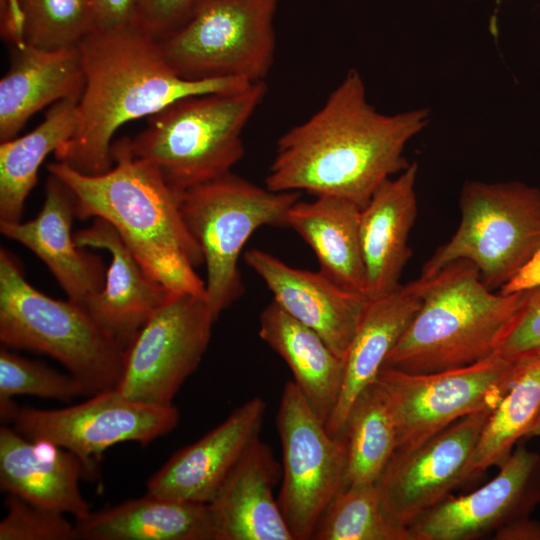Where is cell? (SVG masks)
I'll list each match as a JSON object with an SVG mask.
<instances>
[{
    "mask_svg": "<svg viewBox=\"0 0 540 540\" xmlns=\"http://www.w3.org/2000/svg\"><path fill=\"white\" fill-rule=\"evenodd\" d=\"M30 395L45 399L69 401L93 395L90 389L72 374L24 358L7 347L0 349V407L11 403L14 396Z\"/></svg>",
    "mask_w": 540,
    "mask_h": 540,
    "instance_id": "d6a6232c",
    "label": "cell"
},
{
    "mask_svg": "<svg viewBox=\"0 0 540 540\" xmlns=\"http://www.w3.org/2000/svg\"><path fill=\"white\" fill-rule=\"evenodd\" d=\"M496 353L512 361L540 355V288L525 292L524 301Z\"/></svg>",
    "mask_w": 540,
    "mask_h": 540,
    "instance_id": "e575fe53",
    "label": "cell"
},
{
    "mask_svg": "<svg viewBox=\"0 0 540 540\" xmlns=\"http://www.w3.org/2000/svg\"><path fill=\"white\" fill-rule=\"evenodd\" d=\"M429 121L427 108L379 112L360 73L350 69L316 113L279 138L266 187L336 196L362 209L409 166L405 148Z\"/></svg>",
    "mask_w": 540,
    "mask_h": 540,
    "instance_id": "6da1fadb",
    "label": "cell"
},
{
    "mask_svg": "<svg viewBox=\"0 0 540 540\" xmlns=\"http://www.w3.org/2000/svg\"><path fill=\"white\" fill-rule=\"evenodd\" d=\"M78 246L107 251L111 262L102 288L84 303L95 322L125 349L149 317L171 294L137 261L107 221L74 233Z\"/></svg>",
    "mask_w": 540,
    "mask_h": 540,
    "instance_id": "d6986e66",
    "label": "cell"
},
{
    "mask_svg": "<svg viewBox=\"0 0 540 540\" xmlns=\"http://www.w3.org/2000/svg\"><path fill=\"white\" fill-rule=\"evenodd\" d=\"M497 540H540V522L530 517L516 521L494 534Z\"/></svg>",
    "mask_w": 540,
    "mask_h": 540,
    "instance_id": "ab89813d",
    "label": "cell"
},
{
    "mask_svg": "<svg viewBox=\"0 0 540 540\" xmlns=\"http://www.w3.org/2000/svg\"><path fill=\"white\" fill-rule=\"evenodd\" d=\"M417 176L418 164L412 162L386 180L361 209L360 236L369 299L386 295L400 285L412 255L408 240L418 212Z\"/></svg>",
    "mask_w": 540,
    "mask_h": 540,
    "instance_id": "7402d4cb",
    "label": "cell"
},
{
    "mask_svg": "<svg viewBox=\"0 0 540 540\" xmlns=\"http://www.w3.org/2000/svg\"><path fill=\"white\" fill-rule=\"evenodd\" d=\"M23 44L45 50L77 46L93 30L91 0H16Z\"/></svg>",
    "mask_w": 540,
    "mask_h": 540,
    "instance_id": "1f68e13d",
    "label": "cell"
},
{
    "mask_svg": "<svg viewBox=\"0 0 540 540\" xmlns=\"http://www.w3.org/2000/svg\"><path fill=\"white\" fill-rule=\"evenodd\" d=\"M276 424L282 446L278 503L294 540L312 539L322 513L347 485V440L327 431L294 381L284 386Z\"/></svg>",
    "mask_w": 540,
    "mask_h": 540,
    "instance_id": "8fae6325",
    "label": "cell"
},
{
    "mask_svg": "<svg viewBox=\"0 0 540 540\" xmlns=\"http://www.w3.org/2000/svg\"><path fill=\"white\" fill-rule=\"evenodd\" d=\"M111 156L113 166L103 174L85 175L58 161L47 169L73 192L76 217L111 224L170 293L207 298L205 282L195 271L204 263L203 254L183 221L178 193L156 166L133 153L131 138L113 141Z\"/></svg>",
    "mask_w": 540,
    "mask_h": 540,
    "instance_id": "3957f363",
    "label": "cell"
},
{
    "mask_svg": "<svg viewBox=\"0 0 540 540\" xmlns=\"http://www.w3.org/2000/svg\"><path fill=\"white\" fill-rule=\"evenodd\" d=\"M315 540H412L386 516L375 484H347L328 504L312 535Z\"/></svg>",
    "mask_w": 540,
    "mask_h": 540,
    "instance_id": "4dcf8cb0",
    "label": "cell"
},
{
    "mask_svg": "<svg viewBox=\"0 0 540 540\" xmlns=\"http://www.w3.org/2000/svg\"><path fill=\"white\" fill-rule=\"evenodd\" d=\"M540 415V355L527 359L519 376L488 417L472 455L470 479L500 467Z\"/></svg>",
    "mask_w": 540,
    "mask_h": 540,
    "instance_id": "f1b7e54d",
    "label": "cell"
},
{
    "mask_svg": "<svg viewBox=\"0 0 540 540\" xmlns=\"http://www.w3.org/2000/svg\"><path fill=\"white\" fill-rule=\"evenodd\" d=\"M361 208L336 196L296 201L287 224L314 251L320 271L348 290L367 296L366 270L360 236Z\"/></svg>",
    "mask_w": 540,
    "mask_h": 540,
    "instance_id": "4316f807",
    "label": "cell"
},
{
    "mask_svg": "<svg viewBox=\"0 0 540 540\" xmlns=\"http://www.w3.org/2000/svg\"><path fill=\"white\" fill-rule=\"evenodd\" d=\"M421 305L416 280L369 299L345 357L343 383L327 431L344 436L345 424L359 395L373 384L391 350Z\"/></svg>",
    "mask_w": 540,
    "mask_h": 540,
    "instance_id": "cb8c5ba5",
    "label": "cell"
},
{
    "mask_svg": "<svg viewBox=\"0 0 540 540\" xmlns=\"http://www.w3.org/2000/svg\"><path fill=\"white\" fill-rule=\"evenodd\" d=\"M259 336L287 363L294 383L326 424L340 395L345 360L274 300L260 314Z\"/></svg>",
    "mask_w": 540,
    "mask_h": 540,
    "instance_id": "484cf974",
    "label": "cell"
},
{
    "mask_svg": "<svg viewBox=\"0 0 540 540\" xmlns=\"http://www.w3.org/2000/svg\"><path fill=\"white\" fill-rule=\"evenodd\" d=\"M539 436H540V415H539V418H538L537 422L535 423L534 427L532 428V430L528 434L527 439H530V438H533V437H539Z\"/></svg>",
    "mask_w": 540,
    "mask_h": 540,
    "instance_id": "60d3db41",
    "label": "cell"
},
{
    "mask_svg": "<svg viewBox=\"0 0 540 540\" xmlns=\"http://www.w3.org/2000/svg\"><path fill=\"white\" fill-rule=\"evenodd\" d=\"M416 282L421 305L383 367L431 373L483 360L497 352L525 297L495 293L465 260Z\"/></svg>",
    "mask_w": 540,
    "mask_h": 540,
    "instance_id": "277c9868",
    "label": "cell"
},
{
    "mask_svg": "<svg viewBox=\"0 0 540 540\" xmlns=\"http://www.w3.org/2000/svg\"><path fill=\"white\" fill-rule=\"evenodd\" d=\"M85 72L79 46L45 50L13 46L0 81V141L16 137L32 115L62 100L79 101Z\"/></svg>",
    "mask_w": 540,
    "mask_h": 540,
    "instance_id": "603a6c76",
    "label": "cell"
},
{
    "mask_svg": "<svg viewBox=\"0 0 540 540\" xmlns=\"http://www.w3.org/2000/svg\"><path fill=\"white\" fill-rule=\"evenodd\" d=\"M77 540H217L209 504L147 493L75 520Z\"/></svg>",
    "mask_w": 540,
    "mask_h": 540,
    "instance_id": "d4e9b609",
    "label": "cell"
},
{
    "mask_svg": "<svg viewBox=\"0 0 540 540\" xmlns=\"http://www.w3.org/2000/svg\"><path fill=\"white\" fill-rule=\"evenodd\" d=\"M77 101L52 105L44 120L29 133L0 145V222L21 221L24 203L37 183L44 159L74 133Z\"/></svg>",
    "mask_w": 540,
    "mask_h": 540,
    "instance_id": "83f0119b",
    "label": "cell"
},
{
    "mask_svg": "<svg viewBox=\"0 0 540 540\" xmlns=\"http://www.w3.org/2000/svg\"><path fill=\"white\" fill-rule=\"evenodd\" d=\"M491 403L408 450L397 449L376 482L382 508L396 526L406 528L470 480L469 465Z\"/></svg>",
    "mask_w": 540,
    "mask_h": 540,
    "instance_id": "5bb4252c",
    "label": "cell"
},
{
    "mask_svg": "<svg viewBox=\"0 0 540 540\" xmlns=\"http://www.w3.org/2000/svg\"><path fill=\"white\" fill-rule=\"evenodd\" d=\"M85 472L82 461L70 451L1 426L0 487L8 494L80 520L91 512L79 486Z\"/></svg>",
    "mask_w": 540,
    "mask_h": 540,
    "instance_id": "ffe728a7",
    "label": "cell"
},
{
    "mask_svg": "<svg viewBox=\"0 0 540 540\" xmlns=\"http://www.w3.org/2000/svg\"><path fill=\"white\" fill-rule=\"evenodd\" d=\"M6 515L0 522V540H77L75 522L66 514L8 494Z\"/></svg>",
    "mask_w": 540,
    "mask_h": 540,
    "instance_id": "836d02e7",
    "label": "cell"
},
{
    "mask_svg": "<svg viewBox=\"0 0 540 540\" xmlns=\"http://www.w3.org/2000/svg\"><path fill=\"white\" fill-rule=\"evenodd\" d=\"M460 223L423 265L427 279L465 260L491 289H500L540 249V189L520 181L464 182Z\"/></svg>",
    "mask_w": 540,
    "mask_h": 540,
    "instance_id": "ba28073f",
    "label": "cell"
},
{
    "mask_svg": "<svg viewBox=\"0 0 540 540\" xmlns=\"http://www.w3.org/2000/svg\"><path fill=\"white\" fill-rule=\"evenodd\" d=\"M525 362L495 353L467 366L431 373L383 367L375 383L392 410L397 449L415 448L458 419L499 403Z\"/></svg>",
    "mask_w": 540,
    "mask_h": 540,
    "instance_id": "30bf717a",
    "label": "cell"
},
{
    "mask_svg": "<svg viewBox=\"0 0 540 540\" xmlns=\"http://www.w3.org/2000/svg\"><path fill=\"white\" fill-rule=\"evenodd\" d=\"M93 30L137 26L136 0H91Z\"/></svg>",
    "mask_w": 540,
    "mask_h": 540,
    "instance_id": "8d00e7d4",
    "label": "cell"
},
{
    "mask_svg": "<svg viewBox=\"0 0 540 540\" xmlns=\"http://www.w3.org/2000/svg\"><path fill=\"white\" fill-rule=\"evenodd\" d=\"M204 0H136L137 26L162 39L182 26Z\"/></svg>",
    "mask_w": 540,
    "mask_h": 540,
    "instance_id": "d590c367",
    "label": "cell"
},
{
    "mask_svg": "<svg viewBox=\"0 0 540 540\" xmlns=\"http://www.w3.org/2000/svg\"><path fill=\"white\" fill-rule=\"evenodd\" d=\"M282 467L258 437L208 503L217 540H294L273 489Z\"/></svg>",
    "mask_w": 540,
    "mask_h": 540,
    "instance_id": "44dd1931",
    "label": "cell"
},
{
    "mask_svg": "<svg viewBox=\"0 0 540 540\" xmlns=\"http://www.w3.org/2000/svg\"><path fill=\"white\" fill-rule=\"evenodd\" d=\"M300 192L262 188L232 172L178 193L183 221L206 265V294L215 317L245 288L238 259L249 237L263 226H288Z\"/></svg>",
    "mask_w": 540,
    "mask_h": 540,
    "instance_id": "52a82bcc",
    "label": "cell"
},
{
    "mask_svg": "<svg viewBox=\"0 0 540 540\" xmlns=\"http://www.w3.org/2000/svg\"><path fill=\"white\" fill-rule=\"evenodd\" d=\"M78 46L85 87L74 133L54 156L85 175L112 168V139L127 122L150 117L183 97L233 92L252 84L241 78L180 77L163 58L157 40L138 26L92 30Z\"/></svg>",
    "mask_w": 540,
    "mask_h": 540,
    "instance_id": "7a4b0ae2",
    "label": "cell"
},
{
    "mask_svg": "<svg viewBox=\"0 0 540 540\" xmlns=\"http://www.w3.org/2000/svg\"><path fill=\"white\" fill-rule=\"evenodd\" d=\"M540 288V249L499 289L503 294L526 292Z\"/></svg>",
    "mask_w": 540,
    "mask_h": 540,
    "instance_id": "74e56055",
    "label": "cell"
},
{
    "mask_svg": "<svg viewBox=\"0 0 540 540\" xmlns=\"http://www.w3.org/2000/svg\"><path fill=\"white\" fill-rule=\"evenodd\" d=\"M216 319L207 298L171 293L126 347L116 389L133 401L172 406L198 368Z\"/></svg>",
    "mask_w": 540,
    "mask_h": 540,
    "instance_id": "7c38bea8",
    "label": "cell"
},
{
    "mask_svg": "<svg viewBox=\"0 0 540 540\" xmlns=\"http://www.w3.org/2000/svg\"><path fill=\"white\" fill-rule=\"evenodd\" d=\"M279 0H204L177 30L157 40L160 52L188 80L264 81L274 61Z\"/></svg>",
    "mask_w": 540,
    "mask_h": 540,
    "instance_id": "9c48e42d",
    "label": "cell"
},
{
    "mask_svg": "<svg viewBox=\"0 0 540 540\" xmlns=\"http://www.w3.org/2000/svg\"><path fill=\"white\" fill-rule=\"evenodd\" d=\"M539 505L540 454L518 443L491 481L449 496L408 530L412 540H471L530 517Z\"/></svg>",
    "mask_w": 540,
    "mask_h": 540,
    "instance_id": "9a60e30c",
    "label": "cell"
},
{
    "mask_svg": "<svg viewBox=\"0 0 540 540\" xmlns=\"http://www.w3.org/2000/svg\"><path fill=\"white\" fill-rule=\"evenodd\" d=\"M180 414L172 406H153L130 400L116 388L99 391L84 402L59 408L36 409L15 404L4 423L30 440H45L76 455L85 471L115 444L147 445L170 433Z\"/></svg>",
    "mask_w": 540,
    "mask_h": 540,
    "instance_id": "4fadbf2b",
    "label": "cell"
},
{
    "mask_svg": "<svg viewBox=\"0 0 540 540\" xmlns=\"http://www.w3.org/2000/svg\"><path fill=\"white\" fill-rule=\"evenodd\" d=\"M1 35L12 45L22 44L21 20L16 0H0Z\"/></svg>",
    "mask_w": 540,
    "mask_h": 540,
    "instance_id": "f35d334b",
    "label": "cell"
},
{
    "mask_svg": "<svg viewBox=\"0 0 540 540\" xmlns=\"http://www.w3.org/2000/svg\"><path fill=\"white\" fill-rule=\"evenodd\" d=\"M74 217L76 200L73 192L50 173L38 215L25 222H0V231L39 257L68 299L83 306L102 288L106 269L100 256L77 245L72 233Z\"/></svg>",
    "mask_w": 540,
    "mask_h": 540,
    "instance_id": "ac0fdd59",
    "label": "cell"
},
{
    "mask_svg": "<svg viewBox=\"0 0 540 540\" xmlns=\"http://www.w3.org/2000/svg\"><path fill=\"white\" fill-rule=\"evenodd\" d=\"M0 341L4 347L46 354L95 394L116 388L125 348L79 303L34 288L18 260L0 248Z\"/></svg>",
    "mask_w": 540,
    "mask_h": 540,
    "instance_id": "8992f818",
    "label": "cell"
},
{
    "mask_svg": "<svg viewBox=\"0 0 540 540\" xmlns=\"http://www.w3.org/2000/svg\"><path fill=\"white\" fill-rule=\"evenodd\" d=\"M344 436L347 484H375L398 447L392 410L375 382L352 405Z\"/></svg>",
    "mask_w": 540,
    "mask_h": 540,
    "instance_id": "f546056e",
    "label": "cell"
},
{
    "mask_svg": "<svg viewBox=\"0 0 540 540\" xmlns=\"http://www.w3.org/2000/svg\"><path fill=\"white\" fill-rule=\"evenodd\" d=\"M244 260L282 309L319 334L345 360L367 296L343 288L320 270L292 267L261 249L246 251Z\"/></svg>",
    "mask_w": 540,
    "mask_h": 540,
    "instance_id": "e0dca14e",
    "label": "cell"
},
{
    "mask_svg": "<svg viewBox=\"0 0 540 540\" xmlns=\"http://www.w3.org/2000/svg\"><path fill=\"white\" fill-rule=\"evenodd\" d=\"M263 399L254 397L235 408L218 426L175 452L147 481V493L210 503L259 437L265 414Z\"/></svg>",
    "mask_w": 540,
    "mask_h": 540,
    "instance_id": "2e32d148",
    "label": "cell"
},
{
    "mask_svg": "<svg viewBox=\"0 0 540 540\" xmlns=\"http://www.w3.org/2000/svg\"><path fill=\"white\" fill-rule=\"evenodd\" d=\"M266 94L264 81L225 93L183 97L151 115L131 138L133 153L177 193L231 172L244 155L242 131Z\"/></svg>",
    "mask_w": 540,
    "mask_h": 540,
    "instance_id": "5b68a950",
    "label": "cell"
}]
</instances>
